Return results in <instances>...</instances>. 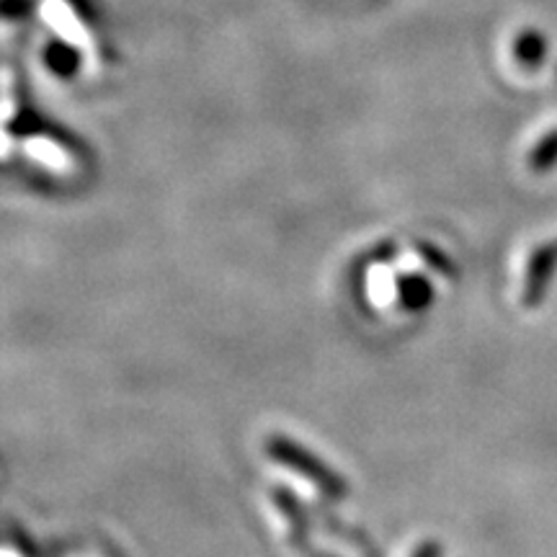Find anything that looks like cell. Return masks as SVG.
I'll return each instance as SVG.
<instances>
[{"mask_svg": "<svg viewBox=\"0 0 557 557\" xmlns=\"http://www.w3.org/2000/svg\"><path fill=\"white\" fill-rule=\"evenodd\" d=\"M513 60L519 62L524 70H540L545 65L549 45L545 32L540 29H524L513 37Z\"/></svg>", "mask_w": 557, "mask_h": 557, "instance_id": "1", "label": "cell"}, {"mask_svg": "<svg viewBox=\"0 0 557 557\" xmlns=\"http://www.w3.org/2000/svg\"><path fill=\"white\" fill-rule=\"evenodd\" d=\"M557 263V243H549V246H542V250L532 259V271H529V282L527 289L532 297H540L545 292V282L553 274Z\"/></svg>", "mask_w": 557, "mask_h": 557, "instance_id": "2", "label": "cell"}, {"mask_svg": "<svg viewBox=\"0 0 557 557\" xmlns=\"http://www.w3.org/2000/svg\"><path fill=\"white\" fill-rule=\"evenodd\" d=\"M527 163H529V171H534V173H547L555 169L557 165V127L549 129L547 135L542 137L537 145H534L532 152H529Z\"/></svg>", "mask_w": 557, "mask_h": 557, "instance_id": "3", "label": "cell"}]
</instances>
